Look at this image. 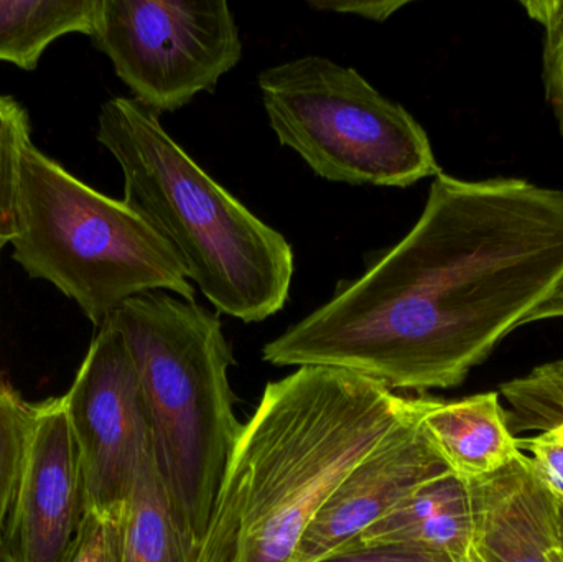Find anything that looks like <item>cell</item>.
<instances>
[{
    "label": "cell",
    "instance_id": "6da1fadb",
    "mask_svg": "<svg viewBox=\"0 0 563 562\" xmlns=\"http://www.w3.org/2000/svg\"><path fill=\"white\" fill-rule=\"evenodd\" d=\"M562 290L563 187L440 172L412 230L263 359L389 389L455 388Z\"/></svg>",
    "mask_w": 563,
    "mask_h": 562
},
{
    "label": "cell",
    "instance_id": "7a4b0ae2",
    "mask_svg": "<svg viewBox=\"0 0 563 562\" xmlns=\"http://www.w3.org/2000/svg\"><path fill=\"white\" fill-rule=\"evenodd\" d=\"M409 409L410 398L347 370L301 366L269 383L221 488L238 518L233 562H294L338 485Z\"/></svg>",
    "mask_w": 563,
    "mask_h": 562
},
{
    "label": "cell",
    "instance_id": "3957f363",
    "mask_svg": "<svg viewBox=\"0 0 563 562\" xmlns=\"http://www.w3.org/2000/svg\"><path fill=\"white\" fill-rule=\"evenodd\" d=\"M98 141L121 165L124 203L174 250L221 313L263 322L284 309L295 257L284 234L210 177L134 98L99 112Z\"/></svg>",
    "mask_w": 563,
    "mask_h": 562
},
{
    "label": "cell",
    "instance_id": "277c9868",
    "mask_svg": "<svg viewBox=\"0 0 563 562\" xmlns=\"http://www.w3.org/2000/svg\"><path fill=\"white\" fill-rule=\"evenodd\" d=\"M141 382L158 472L191 548L200 553L244 426L234 411L233 352L220 317L155 290L108 319Z\"/></svg>",
    "mask_w": 563,
    "mask_h": 562
},
{
    "label": "cell",
    "instance_id": "5b68a950",
    "mask_svg": "<svg viewBox=\"0 0 563 562\" xmlns=\"http://www.w3.org/2000/svg\"><path fill=\"white\" fill-rule=\"evenodd\" d=\"M13 260L53 284L101 329L132 297L195 287L170 244L124 200L78 180L30 144L23 155Z\"/></svg>",
    "mask_w": 563,
    "mask_h": 562
},
{
    "label": "cell",
    "instance_id": "8992f818",
    "mask_svg": "<svg viewBox=\"0 0 563 562\" xmlns=\"http://www.w3.org/2000/svg\"><path fill=\"white\" fill-rule=\"evenodd\" d=\"M271 128L318 177L407 188L442 172L426 129L350 66L318 55L257 78Z\"/></svg>",
    "mask_w": 563,
    "mask_h": 562
},
{
    "label": "cell",
    "instance_id": "52a82bcc",
    "mask_svg": "<svg viewBox=\"0 0 563 562\" xmlns=\"http://www.w3.org/2000/svg\"><path fill=\"white\" fill-rule=\"evenodd\" d=\"M91 38L135 101L158 115L213 92L243 58L224 0H102Z\"/></svg>",
    "mask_w": 563,
    "mask_h": 562
},
{
    "label": "cell",
    "instance_id": "ba28073f",
    "mask_svg": "<svg viewBox=\"0 0 563 562\" xmlns=\"http://www.w3.org/2000/svg\"><path fill=\"white\" fill-rule=\"evenodd\" d=\"M63 401L78 448L86 511L122 518L154 445L134 362L111 323L98 329Z\"/></svg>",
    "mask_w": 563,
    "mask_h": 562
},
{
    "label": "cell",
    "instance_id": "9c48e42d",
    "mask_svg": "<svg viewBox=\"0 0 563 562\" xmlns=\"http://www.w3.org/2000/svg\"><path fill=\"white\" fill-rule=\"evenodd\" d=\"M85 514L81 464L65 401L46 399L33 405L25 467L0 531V562H65Z\"/></svg>",
    "mask_w": 563,
    "mask_h": 562
},
{
    "label": "cell",
    "instance_id": "30bf717a",
    "mask_svg": "<svg viewBox=\"0 0 563 562\" xmlns=\"http://www.w3.org/2000/svg\"><path fill=\"white\" fill-rule=\"evenodd\" d=\"M446 471L420 429L416 398H410L407 418L347 474L318 511L294 562H318L353 547L420 485Z\"/></svg>",
    "mask_w": 563,
    "mask_h": 562
},
{
    "label": "cell",
    "instance_id": "8fae6325",
    "mask_svg": "<svg viewBox=\"0 0 563 562\" xmlns=\"http://www.w3.org/2000/svg\"><path fill=\"white\" fill-rule=\"evenodd\" d=\"M472 562H551L561 541L559 502L528 455L489 477L470 482Z\"/></svg>",
    "mask_w": 563,
    "mask_h": 562
},
{
    "label": "cell",
    "instance_id": "7c38bea8",
    "mask_svg": "<svg viewBox=\"0 0 563 562\" xmlns=\"http://www.w3.org/2000/svg\"><path fill=\"white\" fill-rule=\"evenodd\" d=\"M416 408L433 451L468 484L495 475L522 454L498 392L456 401L416 398Z\"/></svg>",
    "mask_w": 563,
    "mask_h": 562
},
{
    "label": "cell",
    "instance_id": "4fadbf2b",
    "mask_svg": "<svg viewBox=\"0 0 563 562\" xmlns=\"http://www.w3.org/2000/svg\"><path fill=\"white\" fill-rule=\"evenodd\" d=\"M373 544H400L449 562H472L468 482L446 471L420 485L353 547Z\"/></svg>",
    "mask_w": 563,
    "mask_h": 562
},
{
    "label": "cell",
    "instance_id": "5bb4252c",
    "mask_svg": "<svg viewBox=\"0 0 563 562\" xmlns=\"http://www.w3.org/2000/svg\"><path fill=\"white\" fill-rule=\"evenodd\" d=\"M198 554L185 537L152 449L122 514V562H197Z\"/></svg>",
    "mask_w": 563,
    "mask_h": 562
},
{
    "label": "cell",
    "instance_id": "9a60e30c",
    "mask_svg": "<svg viewBox=\"0 0 563 562\" xmlns=\"http://www.w3.org/2000/svg\"><path fill=\"white\" fill-rule=\"evenodd\" d=\"M102 0H0V62L33 71L59 36H92Z\"/></svg>",
    "mask_w": 563,
    "mask_h": 562
},
{
    "label": "cell",
    "instance_id": "2e32d148",
    "mask_svg": "<svg viewBox=\"0 0 563 562\" xmlns=\"http://www.w3.org/2000/svg\"><path fill=\"white\" fill-rule=\"evenodd\" d=\"M30 139L25 108L12 96L0 95V246L12 243L19 218L22 164Z\"/></svg>",
    "mask_w": 563,
    "mask_h": 562
},
{
    "label": "cell",
    "instance_id": "e0dca14e",
    "mask_svg": "<svg viewBox=\"0 0 563 562\" xmlns=\"http://www.w3.org/2000/svg\"><path fill=\"white\" fill-rule=\"evenodd\" d=\"M33 405L0 382V531L12 508L32 436Z\"/></svg>",
    "mask_w": 563,
    "mask_h": 562
},
{
    "label": "cell",
    "instance_id": "ac0fdd59",
    "mask_svg": "<svg viewBox=\"0 0 563 562\" xmlns=\"http://www.w3.org/2000/svg\"><path fill=\"white\" fill-rule=\"evenodd\" d=\"M542 29V85L563 141V0H522Z\"/></svg>",
    "mask_w": 563,
    "mask_h": 562
},
{
    "label": "cell",
    "instance_id": "d6986e66",
    "mask_svg": "<svg viewBox=\"0 0 563 562\" xmlns=\"http://www.w3.org/2000/svg\"><path fill=\"white\" fill-rule=\"evenodd\" d=\"M65 562H122V518L86 511Z\"/></svg>",
    "mask_w": 563,
    "mask_h": 562
},
{
    "label": "cell",
    "instance_id": "ffe728a7",
    "mask_svg": "<svg viewBox=\"0 0 563 562\" xmlns=\"http://www.w3.org/2000/svg\"><path fill=\"white\" fill-rule=\"evenodd\" d=\"M518 445L525 454H531L528 458L539 481L563 504V425L531 438H518Z\"/></svg>",
    "mask_w": 563,
    "mask_h": 562
},
{
    "label": "cell",
    "instance_id": "44dd1931",
    "mask_svg": "<svg viewBox=\"0 0 563 562\" xmlns=\"http://www.w3.org/2000/svg\"><path fill=\"white\" fill-rule=\"evenodd\" d=\"M318 562H449L416 548L400 544H373L353 547L331 554Z\"/></svg>",
    "mask_w": 563,
    "mask_h": 562
},
{
    "label": "cell",
    "instance_id": "7402d4cb",
    "mask_svg": "<svg viewBox=\"0 0 563 562\" xmlns=\"http://www.w3.org/2000/svg\"><path fill=\"white\" fill-rule=\"evenodd\" d=\"M409 0H308V5L323 12L347 13L373 22H386Z\"/></svg>",
    "mask_w": 563,
    "mask_h": 562
},
{
    "label": "cell",
    "instance_id": "603a6c76",
    "mask_svg": "<svg viewBox=\"0 0 563 562\" xmlns=\"http://www.w3.org/2000/svg\"><path fill=\"white\" fill-rule=\"evenodd\" d=\"M197 562H231L227 554L213 550V548H203L198 554Z\"/></svg>",
    "mask_w": 563,
    "mask_h": 562
},
{
    "label": "cell",
    "instance_id": "cb8c5ba5",
    "mask_svg": "<svg viewBox=\"0 0 563 562\" xmlns=\"http://www.w3.org/2000/svg\"><path fill=\"white\" fill-rule=\"evenodd\" d=\"M559 524H561V541L563 547V504H559Z\"/></svg>",
    "mask_w": 563,
    "mask_h": 562
},
{
    "label": "cell",
    "instance_id": "d4e9b609",
    "mask_svg": "<svg viewBox=\"0 0 563 562\" xmlns=\"http://www.w3.org/2000/svg\"><path fill=\"white\" fill-rule=\"evenodd\" d=\"M2 250H3V247H2V246H0V254H2Z\"/></svg>",
    "mask_w": 563,
    "mask_h": 562
},
{
    "label": "cell",
    "instance_id": "484cf974",
    "mask_svg": "<svg viewBox=\"0 0 563 562\" xmlns=\"http://www.w3.org/2000/svg\"><path fill=\"white\" fill-rule=\"evenodd\" d=\"M562 312H563V296H562Z\"/></svg>",
    "mask_w": 563,
    "mask_h": 562
}]
</instances>
